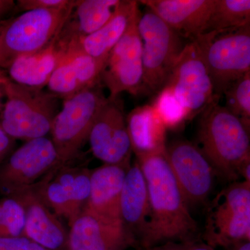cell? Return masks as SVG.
Wrapping results in <instances>:
<instances>
[{
  "label": "cell",
  "mask_w": 250,
  "mask_h": 250,
  "mask_svg": "<svg viewBox=\"0 0 250 250\" xmlns=\"http://www.w3.org/2000/svg\"><path fill=\"white\" fill-rule=\"evenodd\" d=\"M138 27L142 41L145 88L147 93L156 95L165 86L187 42L149 9L141 13Z\"/></svg>",
  "instance_id": "52a82bcc"
},
{
  "label": "cell",
  "mask_w": 250,
  "mask_h": 250,
  "mask_svg": "<svg viewBox=\"0 0 250 250\" xmlns=\"http://www.w3.org/2000/svg\"><path fill=\"white\" fill-rule=\"evenodd\" d=\"M106 62L84 53L77 41L67 44L66 52L47 86L50 93L65 100L100 82Z\"/></svg>",
  "instance_id": "9a60e30c"
},
{
  "label": "cell",
  "mask_w": 250,
  "mask_h": 250,
  "mask_svg": "<svg viewBox=\"0 0 250 250\" xmlns=\"http://www.w3.org/2000/svg\"><path fill=\"white\" fill-rule=\"evenodd\" d=\"M24 221V209L15 197L0 199V237L22 236Z\"/></svg>",
  "instance_id": "f1b7e54d"
},
{
  "label": "cell",
  "mask_w": 250,
  "mask_h": 250,
  "mask_svg": "<svg viewBox=\"0 0 250 250\" xmlns=\"http://www.w3.org/2000/svg\"><path fill=\"white\" fill-rule=\"evenodd\" d=\"M122 221L136 239L142 235L149 215V197L144 174L137 160L126 171L121 196Z\"/></svg>",
  "instance_id": "7402d4cb"
},
{
  "label": "cell",
  "mask_w": 250,
  "mask_h": 250,
  "mask_svg": "<svg viewBox=\"0 0 250 250\" xmlns=\"http://www.w3.org/2000/svg\"><path fill=\"white\" fill-rule=\"evenodd\" d=\"M74 3L72 0L63 9L31 10L5 21L0 37V69H8L18 57L50 45L71 14Z\"/></svg>",
  "instance_id": "277c9868"
},
{
  "label": "cell",
  "mask_w": 250,
  "mask_h": 250,
  "mask_svg": "<svg viewBox=\"0 0 250 250\" xmlns=\"http://www.w3.org/2000/svg\"><path fill=\"white\" fill-rule=\"evenodd\" d=\"M139 2L179 35L192 41L206 32L215 0H143Z\"/></svg>",
  "instance_id": "e0dca14e"
},
{
  "label": "cell",
  "mask_w": 250,
  "mask_h": 250,
  "mask_svg": "<svg viewBox=\"0 0 250 250\" xmlns=\"http://www.w3.org/2000/svg\"><path fill=\"white\" fill-rule=\"evenodd\" d=\"M14 11H16V1L14 0H0V20Z\"/></svg>",
  "instance_id": "836d02e7"
},
{
  "label": "cell",
  "mask_w": 250,
  "mask_h": 250,
  "mask_svg": "<svg viewBox=\"0 0 250 250\" xmlns=\"http://www.w3.org/2000/svg\"><path fill=\"white\" fill-rule=\"evenodd\" d=\"M72 2V0H18L16 2V11L63 9Z\"/></svg>",
  "instance_id": "f546056e"
},
{
  "label": "cell",
  "mask_w": 250,
  "mask_h": 250,
  "mask_svg": "<svg viewBox=\"0 0 250 250\" xmlns=\"http://www.w3.org/2000/svg\"><path fill=\"white\" fill-rule=\"evenodd\" d=\"M138 11L118 43L112 49L100 75V82L108 88V98L122 93L133 95L147 93L143 83L142 41L140 36Z\"/></svg>",
  "instance_id": "8fae6325"
},
{
  "label": "cell",
  "mask_w": 250,
  "mask_h": 250,
  "mask_svg": "<svg viewBox=\"0 0 250 250\" xmlns=\"http://www.w3.org/2000/svg\"><path fill=\"white\" fill-rule=\"evenodd\" d=\"M62 164L52 140H30L13 151L0 166V194L10 196L33 187Z\"/></svg>",
  "instance_id": "30bf717a"
},
{
  "label": "cell",
  "mask_w": 250,
  "mask_h": 250,
  "mask_svg": "<svg viewBox=\"0 0 250 250\" xmlns=\"http://www.w3.org/2000/svg\"><path fill=\"white\" fill-rule=\"evenodd\" d=\"M164 88L178 100L188 121L220 99L215 95L201 50L195 40L186 44Z\"/></svg>",
  "instance_id": "9c48e42d"
},
{
  "label": "cell",
  "mask_w": 250,
  "mask_h": 250,
  "mask_svg": "<svg viewBox=\"0 0 250 250\" xmlns=\"http://www.w3.org/2000/svg\"><path fill=\"white\" fill-rule=\"evenodd\" d=\"M225 107L235 116L250 125V72L225 90Z\"/></svg>",
  "instance_id": "4316f807"
},
{
  "label": "cell",
  "mask_w": 250,
  "mask_h": 250,
  "mask_svg": "<svg viewBox=\"0 0 250 250\" xmlns=\"http://www.w3.org/2000/svg\"><path fill=\"white\" fill-rule=\"evenodd\" d=\"M136 160L144 174L149 197V219L139 238L143 249L167 242L196 241L198 226L176 182L166 152L140 156Z\"/></svg>",
  "instance_id": "6da1fadb"
},
{
  "label": "cell",
  "mask_w": 250,
  "mask_h": 250,
  "mask_svg": "<svg viewBox=\"0 0 250 250\" xmlns=\"http://www.w3.org/2000/svg\"><path fill=\"white\" fill-rule=\"evenodd\" d=\"M239 176L244 179V182L250 184V161L241 166L239 170Z\"/></svg>",
  "instance_id": "d590c367"
},
{
  "label": "cell",
  "mask_w": 250,
  "mask_h": 250,
  "mask_svg": "<svg viewBox=\"0 0 250 250\" xmlns=\"http://www.w3.org/2000/svg\"><path fill=\"white\" fill-rule=\"evenodd\" d=\"M4 21H0V37H1V32H2L3 27H4Z\"/></svg>",
  "instance_id": "f35d334b"
},
{
  "label": "cell",
  "mask_w": 250,
  "mask_h": 250,
  "mask_svg": "<svg viewBox=\"0 0 250 250\" xmlns=\"http://www.w3.org/2000/svg\"><path fill=\"white\" fill-rule=\"evenodd\" d=\"M186 250H214V248L208 246L207 243H200L196 241L188 243Z\"/></svg>",
  "instance_id": "e575fe53"
},
{
  "label": "cell",
  "mask_w": 250,
  "mask_h": 250,
  "mask_svg": "<svg viewBox=\"0 0 250 250\" xmlns=\"http://www.w3.org/2000/svg\"><path fill=\"white\" fill-rule=\"evenodd\" d=\"M139 1L121 0L116 12L103 27L77 41L84 53L106 62L108 55L124 35L135 14L139 11Z\"/></svg>",
  "instance_id": "603a6c76"
},
{
  "label": "cell",
  "mask_w": 250,
  "mask_h": 250,
  "mask_svg": "<svg viewBox=\"0 0 250 250\" xmlns=\"http://www.w3.org/2000/svg\"><path fill=\"white\" fill-rule=\"evenodd\" d=\"M0 104H1V102H0Z\"/></svg>",
  "instance_id": "ab89813d"
},
{
  "label": "cell",
  "mask_w": 250,
  "mask_h": 250,
  "mask_svg": "<svg viewBox=\"0 0 250 250\" xmlns=\"http://www.w3.org/2000/svg\"><path fill=\"white\" fill-rule=\"evenodd\" d=\"M205 243L229 248L250 241V184L235 182L224 188L207 207Z\"/></svg>",
  "instance_id": "ba28073f"
},
{
  "label": "cell",
  "mask_w": 250,
  "mask_h": 250,
  "mask_svg": "<svg viewBox=\"0 0 250 250\" xmlns=\"http://www.w3.org/2000/svg\"><path fill=\"white\" fill-rule=\"evenodd\" d=\"M188 243L167 242L164 244L159 245V246L152 247V248L144 250H186Z\"/></svg>",
  "instance_id": "d6a6232c"
},
{
  "label": "cell",
  "mask_w": 250,
  "mask_h": 250,
  "mask_svg": "<svg viewBox=\"0 0 250 250\" xmlns=\"http://www.w3.org/2000/svg\"><path fill=\"white\" fill-rule=\"evenodd\" d=\"M1 91L6 98L0 127L15 140L28 141L50 133L59 113V98L49 91L15 83L5 75Z\"/></svg>",
  "instance_id": "3957f363"
},
{
  "label": "cell",
  "mask_w": 250,
  "mask_h": 250,
  "mask_svg": "<svg viewBox=\"0 0 250 250\" xmlns=\"http://www.w3.org/2000/svg\"><path fill=\"white\" fill-rule=\"evenodd\" d=\"M106 100L101 82L63 100L50 131L51 140L62 164L78 157Z\"/></svg>",
  "instance_id": "8992f818"
},
{
  "label": "cell",
  "mask_w": 250,
  "mask_h": 250,
  "mask_svg": "<svg viewBox=\"0 0 250 250\" xmlns=\"http://www.w3.org/2000/svg\"><path fill=\"white\" fill-rule=\"evenodd\" d=\"M56 39L39 52L16 59L8 68L10 80L18 84L39 89L47 86L66 52Z\"/></svg>",
  "instance_id": "44dd1931"
},
{
  "label": "cell",
  "mask_w": 250,
  "mask_h": 250,
  "mask_svg": "<svg viewBox=\"0 0 250 250\" xmlns=\"http://www.w3.org/2000/svg\"><path fill=\"white\" fill-rule=\"evenodd\" d=\"M129 166L104 164L91 170L90 196L84 209L106 220L122 221L121 196Z\"/></svg>",
  "instance_id": "ac0fdd59"
},
{
  "label": "cell",
  "mask_w": 250,
  "mask_h": 250,
  "mask_svg": "<svg viewBox=\"0 0 250 250\" xmlns=\"http://www.w3.org/2000/svg\"><path fill=\"white\" fill-rule=\"evenodd\" d=\"M5 75H5L4 71L0 69V100H1V93H2V91H1V82H2Z\"/></svg>",
  "instance_id": "74e56055"
},
{
  "label": "cell",
  "mask_w": 250,
  "mask_h": 250,
  "mask_svg": "<svg viewBox=\"0 0 250 250\" xmlns=\"http://www.w3.org/2000/svg\"><path fill=\"white\" fill-rule=\"evenodd\" d=\"M250 24V0H215L205 33L233 30Z\"/></svg>",
  "instance_id": "d4e9b609"
},
{
  "label": "cell",
  "mask_w": 250,
  "mask_h": 250,
  "mask_svg": "<svg viewBox=\"0 0 250 250\" xmlns=\"http://www.w3.org/2000/svg\"><path fill=\"white\" fill-rule=\"evenodd\" d=\"M126 117L120 96L107 98L94 122L88 141L94 156L104 164L131 166Z\"/></svg>",
  "instance_id": "4fadbf2b"
},
{
  "label": "cell",
  "mask_w": 250,
  "mask_h": 250,
  "mask_svg": "<svg viewBox=\"0 0 250 250\" xmlns=\"http://www.w3.org/2000/svg\"><path fill=\"white\" fill-rule=\"evenodd\" d=\"M53 170L44 176L32 188L56 215L68 222L70 216V198L66 190L54 177Z\"/></svg>",
  "instance_id": "484cf974"
},
{
  "label": "cell",
  "mask_w": 250,
  "mask_h": 250,
  "mask_svg": "<svg viewBox=\"0 0 250 250\" xmlns=\"http://www.w3.org/2000/svg\"><path fill=\"white\" fill-rule=\"evenodd\" d=\"M195 41L219 98L233 82L250 72V24L233 30L205 33Z\"/></svg>",
  "instance_id": "5b68a950"
},
{
  "label": "cell",
  "mask_w": 250,
  "mask_h": 250,
  "mask_svg": "<svg viewBox=\"0 0 250 250\" xmlns=\"http://www.w3.org/2000/svg\"><path fill=\"white\" fill-rule=\"evenodd\" d=\"M230 250H250V241H243L236 243L229 248Z\"/></svg>",
  "instance_id": "8d00e7d4"
},
{
  "label": "cell",
  "mask_w": 250,
  "mask_h": 250,
  "mask_svg": "<svg viewBox=\"0 0 250 250\" xmlns=\"http://www.w3.org/2000/svg\"><path fill=\"white\" fill-rule=\"evenodd\" d=\"M219 100L202 113L198 147L215 172L229 180H236L241 166L250 161V125L220 105Z\"/></svg>",
  "instance_id": "7a4b0ae2"
},
{
  "label": "cell",
  "mask_w": 250,
  "mask_h": 250,
  "mask_svg": "<svg viewBox=\"0 0 250 250\" xmlns=\"http://www.w3.org/2000/svg\"><path fill=\"white\" fill-rule=\"evenodd\" d=\"M10 196L15 197L24 209L25 221L22 236L47 250H65L68 231L32 187Z\"/></svg>",
  "instance_id": "2e32d148"
},
{
  "label": "cell",
  "mask_w": 250,
  "mask_h": 250,
  "mask_svg": "<svg viewBox=\"0 0 250 250\" xmlns=\"http://www.w3.org/2000/svg\"><path fill=\"white\" fill-rule=\"evenodd\" d=\"M166 155L188 207L205 203L216 172L200 148L186 140H177L166 147Z\"/></svg>",
  "instance_id": "7c38bea8"
},
{
  "label": "cell",
  "mask_w": 250,
  "mask_h": 250,
  "mask_svg": "<svg viewBox=\"0 0 250 250\" xmlns=\"http://www.w3.org/2000/svg\"><path fill=\"white\" fill-rule=\"evenodd\" d=\"M126 121L131 149L136 158L166 152L167 129L152 104L134 108Z\"/></svg>",
  "instance_id": "ffe728a7"
},
{
  "label": "cell",
  "mask_w": 250,
  "mask_h": 250,
  "mask_svg": "<svg viewBox=\"0 0 250 250\" xmlns=\"http://www.w3.org/2000/svg\"><path fill=\"white\" fill-rule=\"evenodd\" d=\"M121 0H75L57 40L62 45L80 40L103 27L116 12Z\"/></svg>",
  "instance_id": "d6986e66"
},
{
  "label": "cell",
  "mask_w": 250,
  "mask_h": 250,
  "mask_svg": "<svg viewBox=\"0 0 250 250\" xmlns=\"http://www.w3.org/2000/svg\"><path fill=\"white\" fill-rule=\"evenodd\" d=\"M0 250H47L24 236L0 237Z\"/></svg>",
  "instance_id": "4dcf8cb0"
},
{
  "label": "cell",
  "mask_w": 250,
  "mask_h": 250,
  "mask_svg": "<svg viewBox=\"0 0 250 250\" xmlns=\"http://www.w3.org/2000/svg\"><path fill=\"white\" fill-rule=\"evenodd\" d=\"M54 177L68 194L70 202L69 226L84 209L90 196L91 170L74 166L70 163L62 164L53 170Z\"/></svg>",
  "instance_id": "cb8c5ba5"
},
{
  "label": "cell",
  "mask_w": 250,
  "mask_h": 250,
  "mask_svg": "<svg viewBox=\"0 0 250 250\" xmlns=\"http://www.w3.org/2000/svg\"><path fill=\"white\" fill-rule=\"evenodd\" d=\"M151 104L167 129H176L188 121L187 112L167 88H164L156 94Z\"/></svg>",
  "instance_id": "83f0119b"
},
{
  "label": "cell",
  "mask_w": 250,
  "mask_h": 250,
  "mask_svg": "<svg viewBox=\"0 0 250 250\" xmlns=\"http://www.w3.org/2000/svg\"><path fill=\"white\" fill-rule=\"evenodd\" d=\"M70 228L65 250H125L136 243L123 222L106 220L86 209Z\"/></svg>",
  "instance_id": "5bb4252c"
},
{
  "label": "cell",
  "mask_w": 250,
  "mask_h": 250,
  "mask_svg": "<svg viewBox=\"0 0 250 250\" xmlns=\"http://www.w3.org/2000/svg\"><path fill=\"white\" fill-rule=\"evenodd\" d=\"M16 140L10 137L0 127V166L5 159L14 151Z\"/></svg>",
  "instance_id": "1f68e13d"
}]
</instances>
